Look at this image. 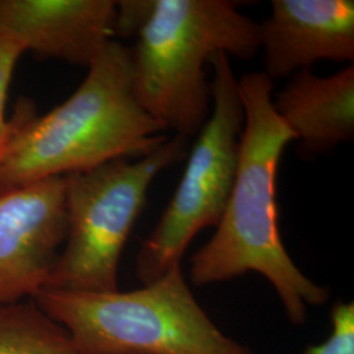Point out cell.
<instances>
[{"label":"cell","mask_w":354,"mask_h":354,"mask_svg":"<svg viewBox=\"0 0 354 354\" xmlns=\"http://www.w3.org/2000/svg\"><path fill=\"white\" fill-rule=\"evenodd\" d=\"M238 84L244 127L236 177L213 238L190 259V281L203 286L260 273L279 294L291 323L304 324L307 307L326 304L329 290L294 264L279 234L277 174L282 153L295 138L274 111L269 76L250 73Z\"/></svg>","instance_id":"1"},{"label":"cell","mask_w":354,"mask_h":354,"mask_svg":"<svg viewBox=\"0 0 354 354\" xmlns=\"http://www.w3.org/2000/svg\"><path fill=\"white\" fill-rule=\"evenodd\" d=\"M187 140L174 136L142 158L115 159L64 176L68 234L48 289L118 290L121 254L147 192L162 171L187 158Z\"/></svg>","instance_id":"5"},{"label":"cell","mask_w":354,"mask_h":354,"mask_svg":"<svg viewBox=\"0 0 354 354\" xmlns=\"http://www.w3.org/2000/svg\"><path fill=\"white\" fill-rule=\"evenodd\" d=\"M332 332L319 345H310L304 354H354V304L337 302L330 311Z\"/></svg>","instance_id":"12"},{"label":"cell","mask_w":354,"mask_h":354,"mask_svg":"<svg viewBox=\"0 0 354 354\" xmlns=\"http://www.w3.org/2000/svg\"><path fill=\"white\" fill-rule=\"evenodd\" d=\"M260 50L272 80L311 70L320 61H354L352 0H273L259 24Z\"/></svg>","instance_id":"8"},{"label":"cell","mask_w":354,"mask_h":354,"mask_svg":"<svg viewBox=\"0 0 354 354\" xmlns=\"http://www.w3.org/2000/svg\"><path fill=\"white\" fill-rule=\"evenodd\" d=\"M153 0H120L115 1L114 37L138 36L142 26L152 11Z\"/></svg>","instance_id":"14"},{"label":"cell","mask_w":354,"mask_h":354,"mask_svg":"<svg viewBox=\"0 0 354 354\" xmlns=\"http://www.w3.org/2000/svg\"><path fill=\"white\" fill-rule=\"evenodd\" d=\"M131 50L133 88L145 112L175 136H197L210 115L206 64L218 53L252 59L259 23L227 0H153Z\"/></svg>","instance_id":"3"},{"label":"cell","mask_w":354,"mask_h":354,"mask_svg":"<svg viewBox=\"0 0 354 354\" xmlns=\"http://www.w3.org/2000/svg\"><path fill=\"white\" fill-rule=\"evenodd\" d=\"M33 301L68 332L79 354H253L207 317L181 264L137 290L45 288Z\"/></svg>","instance_id":"4"},{"label":"cell","mask_w":354,"mask_h":354,"mask_svg":"<svg viewBox=\"0 0 354 354\" xmlns=\"http://www.w3.org/2000/svg\"><path fill=\"white\" fill-rule=\"evenodd\" d=\"M24 53V48L16 39L0 33V162L12 134V121L6 118L8 91L15 67Z\"/></svg>","instance_id":"13"},{"label":"cell","mask_w":354,"mask_h":354,"mask_svg":"<svg viewBox=\"0 0 354 354\" xmlns=\"http://www.w3.org/2000/svg\"><path fill=\"white\" fill-rule=\"evenodd\" d=\"M0 354H79L68 332L33 299L0 304Z\"/></svg>","instance_id":"11"},{"label":"cell","mask_w":354,"mask_h":354,"mask_svg":"<svg viewBox=\"0 0 354 354\" xmlns=\"http://www.w3.org/2000/svg\"><path fill=\"white\" fill-rule=\"evenodd\" d=\"M113 0H0V33L24 50L88 68L113 41Z\"/></svg>","instance_id":"9"},{"label":"cell","mask_w":354,"mask_h":354,"mask_svg":"<svg viewBox=\"0 0 354 354\" xmlns=\"http://www.w3.org/2000/svg\"><path fill=\"white\" fill-rule=\"evenodd\" d=\"M67 234L64 176L0 192V304L46 288Z\"/></svg>","instance_id":"7"},{"label":"cell","mask_w":354,"mask_h":354,"mask_svg":"<svg viewBox=\"0 0 354 354\" xmlns=\"http://www.w3.org/2000/svg\"><path fill=\"white\" fill-rule=\"evenodd\" d=\"M273 106L306 151H328L353 140V64L329 76L297 73L273 92Z\"/></svg>","instance_id":"10"},{"label":"cell","mask_w":354,"mask_h":354,"mask_svg":"<svg viewBox=\"0 0 354 354\" xmlns=\"http://www.w3.org/2000/svg\"><path fill=\"white\" fill-rule=\"evenodd\" d=\"M0 162V192L137 159L160 147L165 127L137 102L131 50L111 41L75 92L41 117L20 102Z\"/></svg>","instance_id":"2"},{"label":"cell","mask_w":354,"mask_h":354,"mask_svg":"<svg viewBox=\"0 0 354 354\" xmlns=\"http://www.w3.org/2000/svg\"><path fill=\"white\" fill-rule=\"evenodd\" d=\"M210 64L213 111L197 134L178 187L137 256L136 272L143 285L180 266L196 235L219 225L235 183L244 127L238 77L227 54L218 53Z\"/></svg>","instance_id":"6"}]
</instances>
